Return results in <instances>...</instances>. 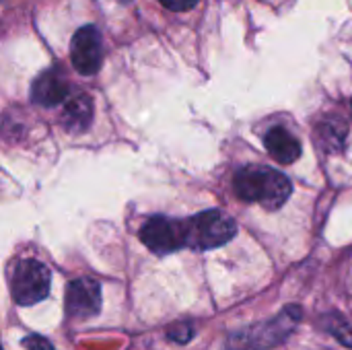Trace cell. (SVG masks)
<instances>
[{"label": "cell", "mask_w": 352, "mask_h": 350, "mask_svg": "<svg viewBox=\"0 0 352 350\" xmlns=\"http://www.w3.org/2000/svg\"><path fill=\"white\" fill-rule=\"evenodd\" d=\"M233 188L243 202H258L268 210L280 208L293 192L289 177L270 167H243Z\"/></svg>", "instance_id": "obj_1"}, {"label": "cell", "mask_w": 352, "mask_h": 350, "mask_svg": "<svg viewBox=\"0 0 352 350\" xmlns=\"http://www.w3.org/2000/svg\"><path fill=\"white\" fill-rule=\"evenodd\" d=\"M301 320L299 307H287L274 320L266 324H258L254 328L241 330L233 334L227 342L229 350H268L280 344Z\"/></svg>", "instance_id": "obj_2"}, {"label": "cell", "mask_w": 352, "mask_h": 350, "mask_svg": "<svg viewBox=\"0 0 352 350\" xmlns=\"http://www.w3.org/2000/svg\"><path fill=\"white\" fill-rule=\"evenodd\" d=\"M186 227V245L194 250H212L225 245L235 237V221L223 210H206L190 221H184Z\"/></svg>", "instance_id": "obj_3"}, {"label": "cell", "mask_w": 352, "mask_h": 350, "mask_svg": "<svg viewBox=\"0 0 352 350\" xmlns=\"http://www.w3.org/2000/svg\"><path fill=\"white\" fill-rule=\"evenodd\" d=\"M10 293L19 305H33L43 301L50 293V270L37 260L19 262L12 270Z\"/></svg>", "instance_id": "obj_4"}, {"label": "cell", "mask_w": 352, "mask_h": 350, "mask_svg": "<svg viewBox=\"0 0 352 350\" xmlns=\"http://www.w3.org/2000/svg\"><path fill=\"white\" fill-rule=\"evenodd\" d=\"M140 241L155 254L165 256L186 245V227L182 221L167 217H153L140 229Z\"/></svg>", "instance_id": "obj_5"}, {"label": "cell", "mask_w": 352, "mask_h": 350, "mask_svg": "<svg viewBox=\"0 0 352 350\" xmlns=\"http://www.w3.org/2000/svg\"><path fill=\"white\" fill-rule=\"evenodd\" d=\"M70 60L76 72L91 76L101 68L103 60V47H101V35L93 25L80 27L70 43Z\"/></svg>", "instance_id": "obj_6"}, {"label": "cell", "mask_w": 352, "mask_h": 350, "mask_svg": "<svg viewBox=\"0 0 352 350\" xmlns=\"http://www.w3.org/2000/svg\"><path fill=\"white\" fill-rule=\"evenodd\" d=\"M101 309V289L93 278H76L66 289V311L72 318H93Z\"/></svg>", "instance_id": "obj_7"}, {"label": "cell", "mask_w": 352, "mask_h": 350, "mask_svg": "<svg viewBox=\"0 0 352 350\" xmlns=\"http://www.w3.org/2000/svg\"><path fill=\"white\" fill-rule=\"evenodd\" d=\"M68 97V83L62 78L58 70L41 72L31 85V99L43 107H52L62 103Z\"/></svg>", "instance_id": "obj_8"}, {"label": "cell", "mask_w": 352, "mask_h": 350, "mask_svg": "<svg viewBox=\"0 0 352 350\" xmlns=\"http://www.w3.org/2000/svg\"><path fill=\"white\" fill-rule=\"evenodd\" d=\"M264 144L272 159H276L280 165H291L301 157V142L283 126H274L264 136Z\"/></svg>", "instance_id": "obj_9"}, {"label": "cell", "mask_w": 352, "mask_h": 350, "mask_svg": "<svg viewBox=\"0 0 352 350\" xmlns=\"http://www.w3.org/2000/svg\"><path fill=\"white\" fill-rule=\"evenodd\" d=\"M93 120V101L89 95H76L66 101L62 122L70 132H85Z\"/></svg>", "instance_id": "obj_10"}, {"label": "cell", "mask_w": 352, "mask_h": 350, "mask_svg": "<svg viewBox=\"0 0 352 350\" xmlns=\"http://www.w3.org/2000/svg\"><path fill=\"white\" fill-rule=\"evenodd\" d=\"M320 132H322V140H324V146L328 149V153H336L338 149H342V144H344V138H346V134H349V130H346V126L340 122V120H328L322 128H320Z\"/></svg>", "instance_id": "obj_11"}, {"label": "cell", "mask_w": 352, "mask_h": 350, "mask_svg": "<svg viewBox=\"0 0 352 350\" xmlns=\"http://www.w3.org/2000/svg\"><path fill=\"white\" fill-rule=\"evenodd\" d=\"M328 332L334 334L342 344H346L349 349H352V328L349 322H344L342 318L330 316L328 318Z\"/></svg>", "instance_id": "obj_12"}, {"label": "cell", "mask_w": 352, "mask_h": 350, "mask_svg": "<svg viewBox=\"0 0 352 350\" xmlns=\"http://www.w3.org/2000/svg\"><path fill=\"white\" fill-rule=\"evenodd\" d=\"M167 336H169V340H173L177 344H186V342H190L194 338V328L188 322H179V324H173L167 330Z\"/></svg>", "instance_id": "obj_13"}, {"label": "cell", "mask_w": 352, "mask_h": 350, "mask_svg": "<svg viewBox=\"0 0 352 350\" xmlns=\"http://www.w3.org/2000/svg\"><path fill=\"white\" fill-rule=\"evenodd\" d=\"M159 2H161L165 8H169V10H177V12H182V10H190V8H194L198 0H159Z\"/></svg>", "instance_id": "obj_14"}, {"label": "cell", "mask_w": 352, "mask_h": 350, "mask_svg": "<svg viewBox=\"0 0 352 350\" xmlns=\"http://www.w3.org/2000/svg\"><path fill=\"white\" fill-rule=\"evenodd\" d=\"M23 344L27 347V350H54V347L41 336H29V338H25Z\"/></svg>", "instance_id": "obj_15"}, {"label": "cell", "mask_w": 352, "mask_h": 350, "mask_svg": "<svg viewBox=\"0 0 352 350\" xmlns=\"http://www.w3.org/2000/svg\"><path fill=\"white\" fill-rule=\"evenodd\" d=\"M351 105H352V103H351Z\"/></svg>", "instance_id": "obj_16"}]
</instances>
